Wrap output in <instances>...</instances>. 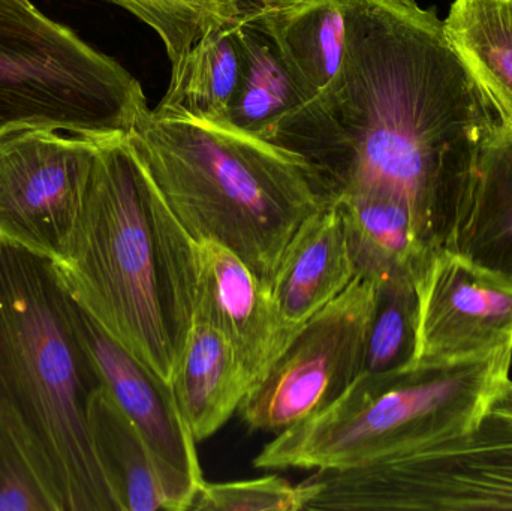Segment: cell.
I'll return each mask as SVG.
<instances>
[{"label": "cell", "instance_id": "14", "mask_svg": "<svg viewBox=\"0 0 512 511\" xmlns=\"http://www.w3.org/2000/svg\"><path fill=\"white\" fill-rule=\"evenodd\" d=\"M342 212L355 273L375 282H420L432 251L411 209L381 192H352L333 198Z\"/></svg>", "mask_w": 512, "mask_h": 511}, {"label": "cell", "instance_id": "25", "mask_svg": "<svg viewBox=\"0 0 512 511\" xmlns=\"http://www.w3.org/2000/svg\"><path fill=\"white\" fill-rule=\"evenodd\" d=\"M0 511H54L23 450L0 422Z\"/></svg>", "mask_w": 512, "mask_h": 511}, {"label": "cell", "instance_id": "7", "mask_svg": "<svg viewBox=\"0 0 512 511\" xmlns=\"http://www.w3.org/2000/svg\"><path fill=\"white\" fill-rule=\"evenodd\" d=\"M309 480L318 492L306 510H512V380L463 434Z\"/></svg>", "mask_w": 512, "mask_h": 511}, {"label": "cell", "instance_id": "19", "mask_svg": "<svg viewBox=\"0 0 512 511\" xmlns=\"http://www.w3.org/2000/svg\"><path fill=\"white\" fill-rule=\"evenodd\" d=\"M242 71L239 26L212 30L171 68L167 92L152 111L158 116L228 123Z\"/></svg>", "mask_w": 512, "mask_h": 511}, {"label": "cell", "instance_id": "26", "mask_svg": "<svg viewBox=\"0 0 512 511\" xmlns=\"http://www.w3.org/2000/svg\"><path fill=\"white\" fill-rule=\"evenodd\" d=\"M508 3H510V8H511V12H512V0H508Z\"/></svg>", "mask_w": 512, "mask_h": 511}, {"label": "cell", "instance_id": "4", "mask_svg": "<svg viewBox=\"0 0 512 511\" xmlns=\"http://www.w3.org/2000/svg\"><path fill=\"white\" fill-rule=\"evenodd\" d=\"M155 198L129 135L99 140L68 255L54 267L72 299L171 384L177 356Z\"/></svg>", "mask_w": 512, "mask_h": 511}, {"label": "cell", "instance_id": "20", "mask_svg": "<svg viewBox=\"0 0 512 511\" xmlns=\"http://www.w3.org/2000/svg\"><path fill=\"white\" fill-rule=\"evenodd\" d=\"M448 41L512 128V12L508 0H454L444 20Z\"/></svg>", "mask_w": 512, "mask_h": 511}, {"label": "cell", "instance_id": "10", "mask_svg": "<svg viewBox=\"0 0 512 511\" xmlns=\"http://www.w3.org/2000/svg\"><path fill=\"white\" fill-rule=\"evenodd\" d=\"M69 317L102 386L140 431L158 461L171 511L191 510L206 482L171 384L117 344L68 293Z\"/></svg>", "mask_w": 512, "mask_h": 511}, {"label": "cell", "instance_id": "24", "mask_svg": "<svg viewBox=\"0 0 512 511\" xmlns=\"http://www.w3.org/2000/svg\"><path fill=\"white\" fill-rule=\"evenodd\" d=\"M310 482L292 485L279 476H265L242 482H204L191 510L198 511H300L315 497Z\"/></svg>", "mask_w": 512, "mask_h": 511}, {"label": "cell", "instance_id": "17", "mask_svg": "<svg viewBox=\"0 0 512 511\" xmlns=\"http://www.w3.org/2000/svg\"><path fill=\"white\" fill-rule=\"evenodd\" d=\"M294 80L304 104L336 77L346 41L345 0H297L256 18Z\"/></svg>", "mask_w": 512, "mask_h": 511}, {"label": "cell", "instance_id": "18", "mask_svg": "<svg viewBox=\"0 0 512 511\" xmlns=\"http://www.w3.org/2000/svg\"><path fill=\"white\" fill-rule=\"evenodd\" d=\"M87 416L93 453L117 511H171L158 461L102 384L90 396Z\"/></svg>", "mask_w": 512, "mask_h": 511}, {"label": "cell", "instance_id": "15", "mask_svg": "<svg viewBox=\"0 0 512 511\" xmlns=\"http://www.w3.org/2000/svg\"><path fill=\"white\" fill-rule=\"evenodd\" d=\"M171 389L189 431L201 443L239 413L251 381L228 339L207 321L195 320Z\"/></svg>", "mask_w": 512, "mask_h": 511}, {"label": "cell", "instance_id": "12", "mask_svg": "<svg viewBox=\"0 0 512 511\" xmlns=\"http://www.w3.org/2000/svg\"><path fill=\"white\" fill-rule=\"evenodd\" d=\"M194 284V321L228 339L254 389L298 329L283 320L270 285L221 243H195Z\"/></svg>", "mask_w": 512, "mask_h": 511}, {"label": "cell", "instance_id": "13", "mask_svg": "<svg viewBox=\"0 0 512 511\" xmlns=\"http://www.w3.org/2000/svg\"><path fill=\"white\" fill-rule=\"evenodd\" d=\"M355 275L342 212L331 200L297 228L270 288L285 323L300 329L340 296Z\"/></svg>", "mask_w": 512, "mask_h": 511}, {"label": "cell", "instance_id": "22", "mask_svg": "<svg viewBox=\"0 0 512 511\" xmlns=\"http://www.w3.org/2000/svg\"><path fill=\"white\" fill-rule=\"evenodd\" d=\"M155 30L171 68L207 33L254 21L297 0H107Z\"/></svg>", "mask_w": 512, "mask_h": 511}, {"label": "cell", "instance_id": "21", "mask_svg": "<svg viewBox=\"0 0 512 511\" xmlns=\"http://www.w3.org/2000/svg\"><path fill=\"white\" fill-rule=\"evenodd\" d=\"M243 71L228 123L270 140L279 123L304 104L276 47L258 21L239 26Z\"/></svg>", "mask_w": 512, "mask_h": 511}, {"label": "cell", "instance_id": "2", "mask_svg": "<svg viewBox=\"0 0 512 511\" xmlns=\"http://www.w3.org/2000/svg\"><path fill=\"white\" fill-rule=\"evenodd\" d=\"M99 386L53 261L0 239V422L54 511H117L90 441Z\"/></svg>", "mask_w": 512, "mask_h": 511}, {"label": "cell", "instance_id": "16", "mask_svg": "<svg viewBox=\"0 0 512 511\" xmlns=\"http://www.w3.org/2000/svg\"><path fill=\"white\" fill-rule=\"evenodd\" d=\"M444 251L512 282V128L501 125L478 165Z\"/></svg>", "mask_w": 512, "mask_h": 511}, {"label": "cell", "instance_id": "11", "mask_svg": "<svg viewBox=\"0 0 512 511\" xmlns=\"http://www.w3.org/2000/svg\"><path fill=\"white\" fill-rule=\"evenodd\" d=\"M414 363L453 362L512 350V282L441 251L418 282Z\"/></svg>", "mask_w": 512, "mask_h": 511}, {"label": "cell", "instance_id": "8", "mask_svg": "<svg viewBox=\"0 0 512 511\" xmlns=\"http://www.w3.org/2000/svg\"><path fill=\"white\" fill-rule=\"evenodd\" d=\"M376 290L375 281L355 275L340 296L298 329L240 405L251 431L282 434L345 395L363 371Z\"/></svg>", "mask_w": 512, "mask_h": 511}, {"label": "cell", "instance_id": "6", "mask_svg": "<svg viewBox=\"0 0 512 511\" xmlns=\"http://www.w3.org/2000/svg\"><path fill=\"white\" fill-rule=\"evenodd\" d=\"M150 113L140 81L30 0H0V131L41 126L93 140Z\"/></svg>", "mask_w": 512, "mask_h": 511}, {"label": "cell", "instance_id": "5", "mask_svg": "<svg viewBox=\"0 0 512 511\" xmlns=\"http://www.w3.org/2000/svg\"><path fill=\"white\" fill-rule=\"evenodd\" d=\"M512 350L360 374L312 419L276 435L258 470L343 471L405 455L474 428L510 380Z\"/></svg>", "mask_w": 512, "mask_h": 511}, {"label": "cell", "instance_id": "23", "mask_svg": "<svg viewBox=\"0 0 512 511\" xmlns=\"http://www.w3.org/2000/svg\"><path fill=\"white\" fill-rule=\"evenodd\" d=\"M376 303L361 374H388L414 363L420 296L417 282H376Z\"/></svg>", "mask_w": 512, "mask_h": 511}, {"label": "cell", "instance_id": "9", "mask_svg": "<svg viewBox=\"0 0 512 511\" xmlns=\"http://www.w3.org/2000/svg\"><path fill=\"white\" fill-rule=\"evenodd\" d=\"M41 126L0 131V239L65 261L98 141Z\"/></svg>", "mask_w": 512, "mask_h": 511}, {"label": "cell", "instance_id": "1", "mask_svg": "<svg viewBox=\"0 0 512 511\" xmlns=\"http://www.w3.org/2000/svg\"><path fill=\"white\" fill-rule=\"evenodd\" d=\"M336 77L271 135L303 156L331 198L393 195L433 252L465 209L481 155L502 125L495 105L417 0H345Z\"/></svg>", "mask_w": 512, "mask_h": 511}, {"label": "cell", "instance_id": "3", "mask_svg": "<svg viewBox=\"0 0 512 511\" xmlns=\"http://www.w3.org/2000/svg\"><path fill=\"white\" fill-rule=\"evenodd\" d=\"M129 138L185 230L221 243L268 285L297 228L333 200L303 156L230 123L150 110Z\"/></svg>", "mask_w": 512, "mask_h": 511}]
</instances>
